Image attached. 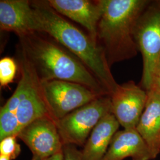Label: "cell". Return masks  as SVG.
Listing matches in <instances>:
<instances>
[{
    "label": "cell",
    "mask_w": 160,
    "mask_h": 160,
    "mask_svg": "<svg viewBox=\"0 0 160 160\" xmlns=\"http://www.w3.org/2000/svg\"><path fill=\"white\" fill-rule=\"evenodd\" d=\"M19 50L40 81L62 80L86 86L100 96L109 92L80 59L48 34L33 32L18 36Z\"/></svg>",
    "instance_id": "obj_1"
},
{
    "label": "cell",
    "mask_w": 160,
    "mask_h": 160,
    "mask_svg": "<svg viewBox=\"0 0 160 160\" xmlns=\"http://www.w3.org/2000/svg\"><path fill=\"white\" fill-rule=\"evenodd\" d=\"M31 4L39 23V32L51 36L78 58L110 96L118 84L98 43L58 13L48 1H31Z\"/></svg>",
    "instance_id": "obj_2"
},
{
    "label": "cell",
    "mask_w": 160,
    "mask_h": 160,
    "mask_svg": "<svg viewBox=\"0 0 160 160\" xmlns=\"http://www.w3.org/2000/svg\"><path fill=\"white\" fill-rule=\"evenodd\" d=\"M102 13L97 26V43L110 67L137 55L133 29L149 4L145 0H99Z\"/></svg>",
    "instance_id": "obj_3"
},
{
    "label": "cell",
    "mask_w": 160,
    "mask_h": 160,
    "mask_svg": "<svg viewBox=\"0 0 160 160\" xmlns=\"http://www.w3.org/2000/svg\"><path fill=\"white\" fill-rule=\"evenodd\" d=\"M20 78L11 97L0 110V141L16 136L34 120L49 116L41 93L40 81L18 50Z\"/></svg>",
    "instance_id": "obj_4"
},
{
    "label": "cell",
    "mask_w": 160,
    "mask_h": 160,
    "mask_svg": "<svg viewBox=\"0 0 160 160\" xmlns=\"http://www.w3.org/2000/svg\"><path fill=\"white\" fill-rule=\"evenodd\" d=\"M112 113L110 96H103L80 107L56 122L63 145L84 146L93 129Z\"/></svg>",
    "instance_id": "obj_5"
},
{
    "label": "cell",
    "mask_w": 160,
    "mask_h": 160,
    "mask_svg": "<svg viewBox=\"0 0 160 160\" xmlns=\"http://www.w3.org/2000/svg\"><path fill=\"white\" fill-rule=\"evenodd\" d=\"M133 37L142 55V84L148 91L153 85L160 57V2L143 10L135 25Z\"/></svg>",
    "instance_id": "obj_6"
},
{
    "label": "cell",
    "mask_w": 160,
    "mask_h": 160,
    "mask_svg": "<svg viewBox=\"0 0 160 160\" xmlns=\"http://www.w3.org/2000/svg\"><path fill=\"white\" fill-rule=\"evenodd\" d=\"M48 113L55 122L100 96L80 84L62 80L40 81Z\"/></svg>",
    "instance_id": "obj_7"
},
{
    "label": "cell",
    "mask_w": 160,
    "mask_h": 160,
    "mask_svg": "<svg viewBox=\"0 0 160 160\" xmlns=\"http://www.w3.org/2000/svg\"><path fill=\"white\" fill-rule=\"evenodd\" d=\"M33 155L42 160L62 151L63 144L56 122L50 116L39 118L24 127L17 135Z\"/></svg>",
    "instance_id": "obj_8"
},
{
    "label": "cell",
    "mask_w": 160,
    "mask_h": 160,
    "mask_svg": "<svg viewBox=\"0 0 160 160\" xmlns=\"http://www.w3.org/2000/svg\"><path fill=\"white\" fill-rule=\"evenodd\" d=\"M112 113L125 129H136L143 113L148 93L133 81L118 84L111 95Z\"/></svg>",
    "instance_id": "obj_9"
},
{
    "label": "cell",
    "mask_w": 160,
    "mask_h": 160,
    "mask_svg": "<svg viewBox=\"0 0 160 160\" xmlns=\"http://www.w3.org/2000/svg\"><path fill=\"white\" fill-rule=\"evenodd\" d=\"M0 28L18 36L39 32V23L31 1L1 0Z\"/></svg>",
    "instance_id": "obj_10"
},
{
    "label": "cell",
    "mask_w": 160,
    "mask_h": 160,
    "mask_svg": "<svg viewBox=\"0 0 160 160\" xmlns=\"http://www.w3.org/2000/svg\"><path fill=\"white\" fill-rule=\"evenodd\" d=\"M48 2L58 13L83 26L97 43V26L102 13L99 0H48Z\"/></svg>",
    "instance_id": "obj_11"
},
{
    "label": "cell",
    "mask_w": 160,
    "mask_h": 160,
    "mask_svg": "<svg viewBox=\"0 0 160 160\" xmlns=\"http://www.w3.org/2000/svg\"><path fill=\"white\" fill-rule=\"evenodd\" d=\"M147 92V102L136 129L154 160L160 152V90L153 84Z\"/></svg>",
    "instance_id": "obj_12"
},
{
    "label": "cell",
    "mask_w": 160,
    "mask_h": 160,
    "mask_svg": "<svg viewBox=\"0 0 160 160\" xmlns=\"http://www.w3.org/2000/svg\"><path fill=\"white\" fill-rule=\"evenodd\" d=\"M152 160L148 147L137 129L118 131L112 138L102 160Z\"/></svg>",
    "instance_id": "obj_13"
},
{
    "label": "cell",
    "mask_w": 160,
    "mask_h": 160,
    "mask_svg": "<svg viewBox=\"0 0 160 160\" xmlns=\"http://www.w3.org/2000/svg\"><path fill=\"white\" fill-rule=\"evenodd\" d=\"M119 126V123L112 113L100 120L81 151L82 160H103Z\"/></svg>",
    "instance_id": "obj_14"
},
{
    "label": "cell",
    "mask_w": 160,
    "mask_h": 160,
    "mask_svg": "<svg viewBox=\"0 0 160 160\" xmlns=\"http://www.w3.org/2000/svg\"><path fill=\"white\" fill-rule=\"evenodd\" d=\"M17 69V63L12 58H3L0 60V84L1 87H7L14 81Z\"/></svg>",
    "instance_id": "obj_15"
},
{
    "label": "cell",
    "mask_w": 160,
    "mask_h": 160,
    "mask_svg": "<svg viewBox=\"0 0 160 160\" xmlns=\"http://www.w3.org/2000/svg\"><path fill=\"white\" fill-rule=\"evenodd\" d=\"M17 137L12 136L0 141V155L9 157L15 160L21 152L20 145L17 142Z\"/></svg>",
    "instance_id": "obj_16"
},
{
    "label": "cell",
    "mask_w": 160,
    "mask_h": 160,
    "mask_svg": "<svg viewBox=\"0 0 160 160\" xmlns=\"http://www.w3.org/2000/svg\"><path fill=\"white\" fill-rule=\"evenodd\" d=\"M62 152L63 160H82L81 151H79L74 145H63Z\"/></svg>",
    "instance_id": "obj_17"
},
{
    "label": "cell",
    "mask_w": 160,
    "mask_h": 160,
    "mask_svg": "<svg viewBox=\"0 0 160 160\" xmlns=\"http://www.w3.org/2000/svg\"><path fill=\"white\" fill-rule=\"evenodd\" d=\"M42 160H63V152L62 151L49 158H47Z\"/></svg>",
    "instance_id": "obj_18"
},
{
    "label": "cell",
    "mask_w": 160,
    "mask_h": 160,
    "mask_svg": "<svg viewBox=\"0 0 160 160\" xmlns=\"http://www.w3.org/2000/svg\"><path fill=\"white\" fill-rule=\"evenodd\" d=\"M155 78H159V79H160V58H159L158 62V63H157L156 69H155Z\"/></svg>",
    "instance_id": "obj_19"
},
{
    "label": "cell",
    "mask_w": 160,
    "mask_h": 160,
    "mask_svg": "<svg viewBox=\"0 0 160 160\" xmlns=\"http://www.w3.org/2000/svg\"><path fill=\"white\" fill-rule=\"evenodd\" d=\"M155 86L158 87V88L160 90V79L159 78H155L154 83Z\"/></svg>",
    "instance_id": "obj_20"
},
{
    "label": "cell",
    "mask_w": 160,
    "mask_h": 160,
    "mask_svg": "<svg viewBox=\"0 0 160 160\" xmlns=\"http://www.w3.org/2000/svg\"><path fill=\"white\" fill-rule=\"evenodd\" d=\"M0 160H12L11 158L6 155H0Z\"/></svg>",
    "instance_id": "obj_21"
},
{
    "label": "cell",
    "mask_w": 160,
    "mask_h": 160,
    "mask_svg": "<svg viewBox=\"0 0 160 160\" xmlns=\"http://www.w3.org/2000/svg\"><path fill=\"white\" fill-rule=\"evenodd\" d=\"M31 160H42L40 157H38V156H36V155H33V157L32 158Z\"/></svg>",
    "instance_id": "obj_22"
}]
</instances>
